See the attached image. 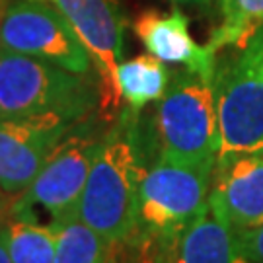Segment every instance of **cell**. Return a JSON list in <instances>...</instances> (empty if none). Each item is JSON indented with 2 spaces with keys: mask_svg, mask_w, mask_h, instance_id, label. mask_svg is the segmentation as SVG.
Wrapping results in <instances>:
<instances>
[{
  "mask_svg": "<svg viewBox=\"0 0 263 263\" xmlns=\"http://www.w3.org/2000/svg\"><path fill=\"white\" fill-rule=\"evenodd\" d=\"M240 252L254 263H263V224L232 230Z\"/></svg>",
  "mask_w": 263,
  "mask_h": 263,
  "instance_id": "cell-17",
  "label": "cell"
},
{
  "mask_svg": "<svg viewBox=\"0 0 263 263\" xmlns=\"http://www.w3.org/2000/svg\"><path fill=\"white\" fill-rule=\"evenodd\" d=\"M0 193H2V189H0ZM0 201H2V197H0Z\"/></svg>",
  "mask_w": 263,
  "mask_h": 263,
  "instance_id": "cell-22",
  "label": "cell"
},
{
  "mask_svg": "<svg viewBox=\"0 0 263 263\" xmlns=\"http://www.w3.org/2000/svg\"><path fill=\"white\" fill-rule=\"evenodd\" d=\"M220 24L209 37V47H242L246 41L263 28V0H220Z\"/></svg>",
  "mask_w": 263,
  "mask_h": 263,
  "instance_id": "cell-16",
  "label": "cell"
},
{
  "mask_svg": "<svg viewBox=\"0 0 263 263\" xmlns=\"http://www.w3.org/2000/svg\"><path fill=\"white\" fill-rule=\"evenodd\" d=\"M215 100L218 115V158L224 166L263 151V28L232 57L216 63Z\"/></svg>",
  "mask_w": 263,
  "mask_h": 263,
  "instance_id": "cell-4",
  "label": "cell"
},
{
  "mask_svg": "<svg viewBox=\"0 0 263 263\" xmlns=\"http://www.w3.org/2000/svg\"><path fill=\"white\" fill-rule=\"evenodd\" d=\"M0 263H12L8 255V248H6V240H4V232L0 226Z\"/></svg>",
  "mask_w": 263,
  "mask_h": 263,
  "instance_id": "cell-19",
  "label": "cell"
},
{
  "mask_svg": "<svg viewBox=\"0 0 263 263\" xmlns=\"http://www.w3.org/2000/svg\"><path fill=\"white\" fill-rule=\"evenodd\" d=\"M117 244H111L80 218L59 226L55 263H115Z\"/></svg>",
  "mask_w": 263,
  "mask_h": 263,
  "instance_id": "cell-15",
  "label": "cell"
},
{
  "mask_svg": "<svg viewBox=\"0 0 263 263\" xmlns=\"http://www.w3.org/2000/svg\"><path fill=\"white\" fill-rule=\"evenodd\" d=\"M100 105V84L47 61L0 49V119L63 113L82 121Z\"/></svg>",
  "mask_w": 263,
  "mask_h": 263,
  "instance_id": "cell-5",
  "label": "cell"
},
{
  "mask_svg": "<svg viewBox=\"0 0 263 263\" xmlns=\"http://www.w3.org/2000/svg\"><path fill=\"white\" fill-rule=\"evenodd\" d=\"M178 263H254L236 244L234 232L211 209H205L181 232L176 244Z\"/></svg>",
  "mask_w": 263,
  "mask_h": 263,
  "instance_id": "cell-12",
  "label": "cell"
},
{
  "mask_svg": "<svg viewBox=\"0 0 263 263\" xmlns=\"http://www.w3.org/2000/svg\"><path fill=\"white\" fill-rule=\"evenodd\" d=\"M144 170L139 111L125 107L104 135L80 199L78 218L111 244L131 240L137 232Z\"/></svg>",
  "mask_w": 263,
  "mask_h": 263,
  "instance_id": "cell-1",
  "label": "cell"
},
{
  "mask_svg": "<svg viewBox=\"0 0 263 263\" xmlns=\"http://www.w3.org/2000/svg\"><path fill=\"white\" fill-rule=\"evenodd\" d=\"M154 141L158 158L216 168L220 137L213 80L187 68L174 74L156 105Z\"/></svg>",
  "mask_w": 263,
  "mask_h": 263,
  "instance_id": "cell-3",
  "label": "cell"
},
{
  "mask_svg": "<svg viewBox=\"0 0 263 263\" xmlns=\"http://www.w3.org/2000/svg\"><path fill=\"white\" fill-rule=\"evenodd\" d=\"M133 28L151 55L164 63L183 65L191 72L215 80L216 53L191 37L189 20L179 8H172L170 12L144 10L135 20Z\"/></svg>",
  "mask_w": 263,
  "mask_h": 263,
  "instance_id": "cell-11",
  "label": "cell"
},
{
  "mask_svg": "<svg viewBox=\"0 0 263 263\" xmlns=\"http://www.w3.org/2000/svg\"><path fill=\"white\" fill-rule=\"evenodd\" d=\"M104 135L94 115L76 123L51 152L35 179L14 201L10 216L49 226L78 218L80 199Z\"/></svg>",
  "mask_w": 263,
  "mask_h": 263,
  "instance_id": "cell-2",
  "label": "cell"
},
{
  "mask_svg": "<svg viewBox=\"0 0 263 263\" xmlns=\"http://www.w3.org/2000/svg\"><path fill=\"white\" fill-rule=\"evenodd\" d=\"M0 222H2V207H0ZM2 226V224H0Z\"/></svg>",
  "mask_w": 263,
  "mask_h": 263,
  "instance_id": "cell-21",
  "label": "cell"
},
{
  "mask_svg": "<svg viewBox=\"0 0 263 263\" xmlns=\"http://www.w3.org/2000/svg\"><path fill=\"white\" fill-rule=\"evenodd\" d=\"M117 82L127 107L141 113L148 104L162 100L172 82V74L164 61L144 53L123 61L117 68Z\"/></svg>",
  "mask_w": 263,
  "mask_h": 263,
  "instance_id": "cell-13",
  "label": "cell"
},
{
  "mask_svg": "<svg viewBox=\"0 0 263 263\" xmlns=\"http://www.w3.org/2000/svg\"><path fill=\"white\" fill-rule=\"evenodd\" d=\"M2 232L12 263H55L59 226L10 216Z\"/></svg>",
  "mask_w": 263,
  "mask_h": 263,
  "instance_id": "cell-14",
  "label": "cell"
},
{
  "mask_svg": "<svg viewBox=\"0 0 263 263\" xmlns=\"http://www.w3.org/2000/svg\"><path fill=\"white\" fill-rule=\"evenodd\" d=\"M0 49L92 76L94 63L74 28L51 0H10L0 22Z\"/></svg>",
  "mask_w": 263,
  "mask_h": 263,
  "instance_id": "cell-7",
  "label": "cell"
},
{
  "mask_svg": "<svg viewBox=\"0 0 263 263\" xmlns=\"http://www.w3.org/2000/svg\"><path fill=\"white\" fill-rule=\"evenodd\" d=\"M215 170L158 158L144 170L135 234L179 238L209 207Z\"/></svg>",
  "mask_w": 263,
  "mask_h": 263,
  "instance_id": "cell-6",
  "label": "cell"
},
{
  "mask_svg": "<svg viewBox=\"0 0 263 263\" xmlns=\"http://www.w3.org/2000/svg\"><path fill=\"white\" fill-rule=\"evenodd\" d=\"M174 4H185V6H195V8H207L213 0H170Z\"/></svg>",
  "mask_w": 263,
  "mask_h": 263,
  "instance_id": "cell-18",
  "label": "cell"
},
{
  "mask_svg": "<svg viewBox=\"0 0 263 263\" xmlns=\"http://www.w3.org/2000/svg\"><path fill=\"white\" fill-rule=\"evenodd\" d=\"M10 0H0V22H2V16H4V12L8 8Z\"/></svg>",
  "mask_w": 263,
  "mask_h": 263,
  "instance_id": "cell-20",
  "label": "cell"
},
{
  "mask_svg": "<svg viewBox=\"0 0 263 263\" xmlns=\"http://www.w3.org/2000/svg\"><path fill=\"white\" fill-rule=\"evenodd\" d=\"M209 209L232 230L263 224V151L216 166Z\"/></svg>",
  "mask_w": 263,
  "mask_h": 263,
  "instance_id": "cell-10",
  "label": "cell"
},
{
  "mask_svg": "<svg viewBox=\"0 0 263 263\" xmlns=\"http://www.w3.org/2000/svg\"><path fill=\"white\" fill-rule=\"evenodd\" d=\"M74 28L92 57L100 84L102 119H117L123 96L117 68L123 63L125 14L119 0H51Z\"/></svg>",
  "mask_w": 263,
  "mask_h": 263,
  "instance_id": "cell-8",
  "label": "cell"
},
{
  "mask_svg": "<svg viewBox=\"0 0 263 263\" xmlns=\"http://www.w3.org/2000/svg\"><path fill=\"white\" fill-rule=\"evenodd\" d=\"M76 123L63 113L0 119V189L20 195Z\"/></svg>",
  "mask_w": 263,
  "mask_h": 263,
  "instance_id": "cell-9",
  "label": "cell"
}]
</instances>
